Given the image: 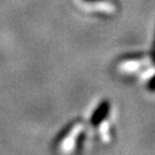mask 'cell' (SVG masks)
Segmentation results:
<instances>
[{"instance_id":"obj_2","label":"cell","mask_w":155,"mask_h":155,"mask_svg":"<svg viewBox=\"0 0 155 155\" xmlns=\"http://www.w3.org/2000/svg\"><path fill=\"white\" fill-rule=\"evenodd\" d=\"M109 110H110V104H109V101H107V100L102 101V102L95 108V110L93 111V114H92V116H91V124H92L93 127H98L100 123L108 116Z\"/></svg>"},{"instance_id":"obj_3","label":"cell","mask_w":155,"mask_h":155,"mask_svg":"<svg viewBox=\"0 0 155 155\" xmlns=\"http://www.w3.org/2000/svg\"><path fill=\"white\" fill-rule=\"evenodd\" d=\"M147 90L150 92H155V76L150 81V83L147 84Z\"/></svg>"},{"instance_id":"obj_1","label":"cell","mask_w":155,"mask_h":155,"mask_svg":"<svg viewBox=\"0 0 155 155\" xmlns=\"http://www.w3.org/2000/svg\"><path fill=\"white\" fill-rule=\"evenodd\" d=\"M84 140V124L82 121H74L62 131L54 143V150L59 155L75 154Z\"/></svg>"}]
</instances>
